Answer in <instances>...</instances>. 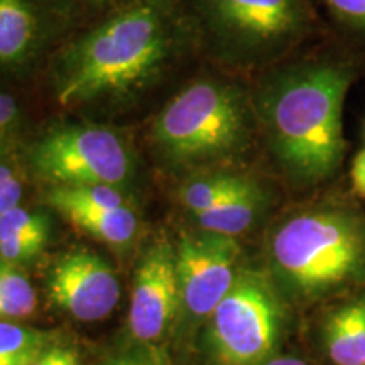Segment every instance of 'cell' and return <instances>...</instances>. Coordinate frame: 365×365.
<instances>
[{
    "mask_svg": "<svg viewBox=\"0 0 365 365\" xmlns=\"http://www.w3.org/2000/svg\"><path fill=\"white\" fill-rule=\"evenodd\" d=\"M239 239L212 234H182L176 245L181 303L191 317L208 318L242 271Z\"/></svg>",
    "mask_w": 365,
    "mask_h": 365,
    "instance_id": "cell-8",
    "label": "cell"
},
{
    "mask_svg": "<svg viewBox=\"0 0 365 365\" xmlns=\"http://www.w3.org/2000/svg\"><path fill=\"white\" fill-rule=\"evenodd\" d=\"M51 344V333L0 319V365H31Z\"/></svg>",
    "mask_w": 365,
    "mask_h": 365,
    "instance_id": "cell-16",
    "label": "cell"
},
{
    "mask_svg": "<svg viewBox=\"0 0 365 365\" xmlns=\"http://www.w3.org/2000/svg\"><path fill=\"white\" fill-rule=\"evenodd\" d=\"M185 41L175 0H130L54 56V98L73 108L129 102L166 75Z\"/></svg>",
    "mask_w": 365,
    "mask_h": 365,
    "instance_id": "cell-2",
    "label": "cell"
},
{
    "mask_svg": "<svg viewBox=\"0 0 365 365\" xmlns=\"http://www.w3.org/2000/svg\"><path fill=\"white\" fill-rule=\"evenodd\" d=\"M21 180L17 178V173L14 171L12 166L0 161V191H6L12 186L19 185Z\"/></svg>",
    "mask_w": 365,
    "mask_h": 365,
    "instance_id": "cell-25",
    "label": "cell"
},
{
    "mask_svg": "<svg viewBox=\"0 0 365 365\" xmlns=\"http://www.w3.org/2000/svg\"><path fill=\"white\" fill-rule=\"evenodd\" d=\"M48 203L59 213L83 208L127 207V200L120 188L108 185L53 186L48 193Z\"/></svg>",
    "mask_w": 365,
    "mask_h": 365,
    "instance_id": "cell-17",
    "label": "cell"
},
{
    "mask_svg": "<svg viewBox=\"0 0 365 365\" xmlns=\"http://www.w3.org/2000/svg\"><path fill=\"white\" fill-rule=\"evenodd\" d=\"M269 203H271V193L255 180L245 190L228 196L220 203L193 217L205 232L239 239L261 220L269 208Z\"/></svg>",
    "mask_w": 365,
    "mask_h": 365,
    "instance_id": "cell-13",
    "label": "cell"
},
{
    "mask_svg": "<svg viewBox=\"0 0 365 365\" xmlns=\"http://www.w3.org/2000/svg\"><path fill=\"white\" fill-rule=\"evenodd\" d=\"M49 298L80 322L107 318L120 299V282L98 254L75 249L61 255L48 281Z\"/></svg>",
    "mask_w": 365,
    "mask_h": 365,
    "instance_id": "cell-9",
    "label": "cell"
},
{
    "mask_svg": "<svg viewBox=\"0 0 365 365\" xmlns=\"http://www.w3.org/2000/svg\"><path fill=\"white\" fill-rule=\"evenodd\" d=\"M198 36L218 63L266 71L314 31L312 0H191Z\"/></svg>",
    "mask_w": 365,
    "mask_h": 365,
    "instance_id": "cell-4",
    "label": "cell"
},
{
    "mask_svg": "<svg viewBox=\"0 0 365 365\" xmlns=\"http://www.w3.org/2000/svg\"><path fill=\"white\" fill-rule=\"evenodd\" d=\"M257 130L250 90L220 78L196 80L154 118L150 137L168 161L210 163L244 153Z\"/></svg>",
    "mask_w": 365,
    "mask_h": 365,
    "instance_id": "cell-5",
    "label": "cell"
},
{
    "mask_svg": "<svg viewBox=\"0 0 365 365\" xmlns=\"http://www.w3.org/2000/svg\"><path fill=\"white\" fill-rule=\"evenodd\" d=\"M176 249L156 242L137 266L129 308V330L140 344H156L170 330L180 304Z\"/></svg>",
    "mask_w": 365,
    "mask_h": 365,
    "instance_id": "cell-10",
    "label": "cell"
},
{
    "mask_svg": "<svg viewBox=\"0 0 365 365\" xmlns=\"http://www.w3.org/2000/svg\"><path fill=\"white\" fill-rule=\"evenodd\" d=\"M319 341L330 365H365V287L327 304Z\"/></svg>",
    "mask_w": 365,
    "mask_h": 365,
    "instance_id": "cell-12",
    "label": "cell"
},
{
    "mask_svg": "<svg viewBox=\"0 0 365 365\" xmlns=\"http://www.w3.org/2000/svg\"><path fill=\"white\" fill-rule=\"evenodd\" d=\"M31 365H83V362H81V355L75 346L53 341Z\"/></svg>",
    "mask_w": 365,
    "mask_h": 365,
    "instance_id": "cell-23",
    "label": "cell"
},
{
    "mask_svg": "<svg viewBox=\"0 0 365 365\" xmlns=\"http://www.w3.org/2000/svg\"><path fill=\"white\" fill-rule=\"evenodd\" d=\"M255 178L244 173L217 170L208 175L196 176L180 190V200L191 215H198L228 196L237 195L252 185Z\"/></svg>",
    "mask_w": 365,
    "mask_h": 365,
    "instance_id": "cell-15",
    "label": "cell"
},
{
    "mask_svg": "<svg viewBox=\"0 0 365 365\" xmlns=\"http://www.w3.org/2000/svg\"><path fill=\"white\" fill-rule=\"evenodd\" d=\"M22 125L21 105L12 95L0 90V159L6 158L16 144Z\"/></svg>",
    "mask_w": 365,
    "mask_h": 365,
    "instance_id": "cell-21",
    "label": "cell"
},
{
    "mask_svg": "<svg viewBox=\"0 0 365 365\" xmlns=\"http://www.w3.org/2000/svg\"><path fill=\"white\" fill-rule=\"evenodd\" d=\"M350 181H352V193L357 198L365 200V148L355 154L350 168Z\"/></svg>",
    "mask_w": 365,
    "mask_h": 365,
    "instance_id": "cell-24",
    "label": "cell"
},
{
    "mask_svg": "<svg viewBox=\"0 0 365 365\" xmlns=\"http://www.w3.org/2000/svg\"><path fill=\"white\" fill-rule=\"evenodd\" d=\"M48 237L49 235H27L2 239L0 240V259L11 264L29 261L46 247Z\"/></svg>",
    "mask_w": 365,
    "mask_h": 365,
    "instance_id": "cell-22",
    "label": "cell"
},
{
    "mask_svg": "<svg viewBox=\"0 0 365 365\" xmlns=\"http://www.w3.org/2000/svg\"><path fill=\"white\" fill-rule=\"evenodd\" d=\"M105 365H153V364L148 362V360H144L143 357H135V355H122V357H115Z\"/></svg>",
    "mask_w": 365,
    "mask_h": 365,
    "instance_id": "cell-27",
    "label": "cell"
},
{
    "mask_svg": "<svg viewBox=\"0 0 365 365\" xmlns=\"http://www.w3.org/2000/svg\"><path fill=\"white\" fill-rule=\"evenodd\" d=\"M264 365H312L309 362H307L304 359L294 357V355H276L267 360Z\"/></svg>",
    "mask_w": 365,
    "mask_h": 365,
    "instance_id": "cell-26",
    "label": "cell"
},
{
    "mask_svg": "<svg viewBox=\"0 0 365 365\" xmlns=\"http://www.w3.org/2000/svg\"><path fill=\"white\" fill-rule=\"evenodd\" d=\"M86 4L91 6H110V4H118V6H124V4L130 2V0H85Z\"/></svg>",
    "mask_w": 365,
    "mask_h": 365,
    "instance_id": "cell-28",
    "label": "cell"
},
{
    "mask_svg": "<svg viewBox=\"0 0 365 365\" xmlns=\"http://www.w3.org/2000/svg\"><path fill=\"white\" fill-rule=\"evenodd\" d=\"M38 296L29 277L16 264L0 262V319H22L34 314Z\"/></svg>",
    "mask_w": 365,
    "mask_h": 365,
    "instance_id": "cell-18",
    "label": "cell"
},
{
    "mask_svg": "<svg viewBox=\"0 0 365 365\" xmlns=\"http://www.w3.org/2000/svg\"><path fill=\"white\" fill-rule=\"evenodd\" d=\"M272 282L303 304H330L365 287V212L330 193L296 208L267 239Z\"/></svg>",
    "mask_w": 365,
    "mask_h": 365,
    "instance_id": "cell-3",
    "label": "cell"
},
{
    "mask_svg": "<svg viewBox=\"0 0 365 365\" xmlns=\"http://www.w3.org/2000/svg\"><path fill=\"white\" fill-rule=\"evenodd\" d=\"M27 235H49V220L44 213L17 205L0 215V240Z\"/></svg>",
    "mask_w": 365,
    "mask_h": 365,
    "instance_id": "cell-19",
    "label": "cell"
},
{
    "mask_svg": "<svg viewBox=\"0 0 365 365\" xmlns=\"http://www.w3.org/2000/svg\"><path fill=\"white\" fill-rule=\"evenodd\" d=\"M208 319L210 345L218 364L264 365L281 335L279 293L267 274L242 269Z\"/></svg>",
    "mask_w": 365,
    "mask_h": 365,
    "instance_id": "cell-6",
    "label": "cell"
},
{
    "mask_svg": "<svg viewBox=\"0 0 365 365\" xmlns=\"http://www.w3.org/2000/svg\"><path fill=\"white\" fill-rule=\"evenodd\" d=\"M71 225L110 245H125L137 234V217L129 207L83 208L61 213Z\"/></svg>",
    "mask_w": 365,
    "mask_h": 365,
    "instance_id": "cell-14",
    "label": "cell"
},
{
    "mask_svg": "<svg viewBox=\"0 0 365 365\" xmlns=\"http://www.w3.org/2000/svg\"><path fill=\"white\" fill-rule=\"evenodd\" d=\"M333 21L365 46V0H322Z\"/></svg>",
    "mask_w": 365,
    "mask_h": 365,
    "instance_id": "cell-20",
    "label": "cell"
},
{
    "mask_svg": "<svg viewBox=\"0 0 365 365\" xmlns=\"http://www.w3.org/2000/svg\"><path fill=\"white\" fill-rule=\"evenodd\" d=\"M31 164L54 186L108 185L120 188L134 176V156L117 130L103 125H61L31 148Z\"/></svg>",
    "mask_w": 365,
    "mask_h": 365,
    "instance_id": "cell-7",
    "label": "cell"
},
{
    "mask_svg": "<svg viewBox=\"0 0 365 365\" xmlns=\"http://www.w3.org/2000/svg\"><path fill=\"white\" fill-rule=\"evenodd\" d=\"M59 0H0V73L22 75L63 24Z\"/></svg>",
    "mask_w": 365,
    "mask_h": 365,
    "instance_id": "cell-11",
    "label": "cell"
},
{
    "mask_svg": "<svg viewBox=\"0 0 365 365\" xmlns=\"http://www.w3.org/2000/svg\"><path fill=\"white\" fill-rule=\"evenodd\" d=\"M355 78L352 58L319 53L269 68L250 90L257 130L296 188L314 190L339 178L349 149L344 108Z\"/></svg>",
    "mask_w": 365,
    "mask_h": 365,
    "instance_id": "cell-1",
    "label": "cell"
}]
</instances>
